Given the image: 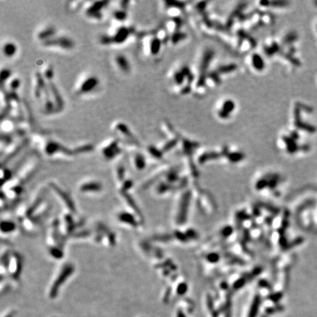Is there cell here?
<instances>
[{"label":"cell","instance_id":"cell-1","mask_svg":"<svg viewBox=\"0 0 317 317\" xmlns=\"http://www.w3.org/2000/svg\"><path fill=\"white\" fill-rule=\"evenodd\" d=\"M101 80L97 75L86 73L78 79L75 85V93L78 96H88L100 88Z\"/></svg>","mask_w":317,"mask_h":317},{"label":"cell","instance_id":"cell-2","mask_svg":"<svg viewBox=\"0 0 317 317\" xmlns=\"http://www.w3.org/2000/svg\"><path fill=\"white\" fill-rule=\"evenodd\" d=\"M112 30V29H111ZM132 35V29L125 25L116 24V26L112 30L109 34L104 35L102 36L101 42L104 45H110V44H119L124 43Z\"/></svg>","mask_w":317,"mask_h":317},{"label":"cell","instance_id":"cell-3","mask_svg":"<svg viewBox=\"0 0 317 317\" xmlns=\"http://www.w3.org/2000/svg\"><path fill=\"white\" fill-rule=\"evenodd\" d=\"M41 46L46 49L70 51L74 49L76 43L71 37L57 33L50 40L41 43Z\"/></svg>","mask_w":317,"mask_h":317},{"label":"cell","instance_id":"cell-4","mask_svg":"<svg viewBox=\"0 0 317 317\" xmlns=\"http://www.w3.org/2000/svg\"><path fill=\"white\" fill-rule=\"evenodd\" d=\"M109 2H90L84 7V15L87 18L94 22H99L104 18V12Z\"/></svg>","mask_w":317,"mask_h":317},{"label":"cell","instance_id":"cell-5","mask_svg":"<svg viewBox=\"0 0 317 317\" xmlns=\"http://www.w3.org/2000/svg\"><path fill=\"white\" fill-rule=\"evenodd\" d=\"M102 156L105 159L112 160L121 154V142L118 138H110L103 142L100 148Z\"/></svg>","mask_w":317,"mask_h":317},{"label":"cell","instance_id":"cell-6","mask_svg":"<svg viewBox=\"0 0 317 317\" xmlns=\"http://www.w3.org/2000/svg\"><path fill=\"white\" fill-rule=\"evenodd\" d=\"M43 151L46 155L52 156L57 155L59 154H63L65 155H71L72 151L68 149L66 147L63 146L59 142L54 140H49L47 139L43 143Z\"/></svg>","mask_w":317,"mask_h":317},{"label":"cell","instance_id":"cell-7","mask_svg":"<svg viewBox=\"0 0 317 317\" xmlns=\"http://www.w3.org/2000/svg\"><path fill=\"white\" fill-rule=\"evenodd\" d=\"M113 130L117 134V136L118 137V139L123 138L125 140H128V142H132L133 144H135L137 142V140L135 138L134 134H133L132 131H131L129 126L126 123L117 121L116 123H113Z\"/></svg>","mask_w":317,"mask_h":317},{"label":"cell","instance_id":"cell-8","mask_svg":"<svg viewBox=\"0 0 317 317\" xmlns=\"http://www.w3.org/2000/svg\"><path fill=\"white\" fill-rule=\"evenodd\" d=\"M113 61L116 68L123 74H129L131 71L130 60L124 54L117 53L113 56Z\"/></svg>","mask_w":317,"mask_h":317},{"label":"cell","instance_id":"cell-9","mask_svg":"<svg viewBox=\"0 0 317 317\" xmlns=\"http://www.w3.org/2000/svg\"><path fill=\"white\" fill-rule=\"evenodd\" d=\"M58 32L55 26L51 24H46L42 26L41 27H40V29L37 30L35 33L36 39L41 44L51 39Z\"/></svg>","mask_w":317,"mask_h":317},{"label":"cell","instance_id":"cell-10","mask_svg":"<svg viewBox=\"0 0 317 317\" xmlns=\"http://www.w3.org/2000/svg\"><path fill=\"white\" fill-rule=\"evenodd\" d=\"M1 50L4 57L7 59H12L18 54L19 46L13 40H7L2 44Z\"/></svg>","mask_w":317,"mask_h":317},{"label":"cell","instance_id":"cell-11","mask_svg":"<svg viewBox=\"0 0 317 317\" xmlns=\"http://www.w3.org/2000/svg\"><path fill=\"white\" fill-rule=\"evenodd\" d=\"M160 41L159 38L153 37V38H146L143 40V48L147 53L150 55H156L158 54L160 50Z\"/></svg>","mask_w":317,"mask_h":317},{"label":"cell","instance_id":"cell-12","mask_svg":"<svg viewBox=\"0 0 317 317\" xmlns=\"http://www.w3.org/2000/svg\"><path fill=\"white\" fill-rule=\"evenodd\" d=\"M113 19L117 23L116 24H122L123 22L127 19L128 13L125 7H122L121 8L116 9L113 13Z\"/></svg>","mask_w":317,"mask_h":317},{"label":"cell","instance_id":"cell-13","mask_svg":"<svg viewBox=\"0 0 317 317\" xmlns=\"http://www.w3.org/2000/svg\"><path fill=\"white\" fill-rule=\"evenodd\" d=\"M102 188L101 183L98 181H88L87 183H84L80 186V190L82 192H99Z\"/></svg>","mask_w":317,"mask_h":317},{"label":"cell","instance_id":"cell-14","mask_svg":"<svg viewBox=\"0 0 317 317\" xmlns=\"http://www.w3.org/2000/svg\"><path fill=\"white\" fill-rule=\"evenodd\" d=\"M6 87L8 88L9 93L16 94V92L21 86V80L18 76H13L7 82L5 83Z\"/></svg>","mask_w":317,"mask_h":317},{"label":"cell","instance_id":"cell-15","mask_svg":"<svg viewBox=\"0 0 317 317\" xmlns=\"http://www.w3.org/2000/svg\"><path fill=\"white\" fill-rule=\"evenodd\" d=\"M119 221L121 223H123L126 225H130L131 226H135L136 224V220L132 216V214L130 213H126V212H121L117 215Z\"/></svg>","mask_w":317,"mask_h":317},{"label":"cell","instance_id":"cell-16","mask_svg":"<svg viewBox=\"0 0 317 317\" xmlns=\"http://www.w3.org/2000/svg\"><path fill=\"white\" fill-rule=\"evenodd\" d=\"M132 162L137 169H142L145 166L144 156L140 153H134L132 156Z\"/></svg>","mask_w":317,"mask_h":317},{"label":"cell","instance_id":"cell-17","mask_svg":"<svg viewBox=\"0 0 317 317\" xmlns=\"http://www.w3.org/2000/svg\"><path fill=\"white\" fill-rule=\"evenodd\" d=\"M2 231L5 232V233H10V232H13L15 228V224L11 221H7L6 220L5 222H2Z\"/></svg>","mask_w":317,"mask_h":317},{"label":"cell","instance_id":"cell-18","mask_svg":"<svg viewBox=\"0 0 317 317\" xmlns=\"http://www.w3.org/2000/svg\"><path fill=\"white\" fill-rule=\"evenodd\" d=\"M13 76V73L12 71H11V70H10V69L8 68H5V69H2V71H1V82H2V84H5V83H6L7 81L9 80Z\"/></svg>","mask_w":317,"mask_h":317}]
</instances>
